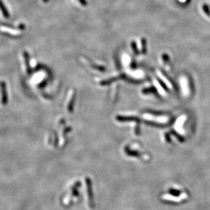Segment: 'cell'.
<instances>
[{"label":"cell","instance_id":"6da1fadb","mask_svg":"<svg viewBox=\"0 0 210 210\" xmlns=\"http://www.w3.org/2000/svg\"><path fill=\"white\" fill-rule=\"evenodd\" d=\"M80 59L82 60V61L84 63H85L86 65H87L89 67V68H92V69H93V70L100 71H105V70H106V68H105L104 66L95 65V63L91 62L90 60L88 59V58L82 57V58H80Z\"/></svg>","mask_w":210,"mask_h":210},{"label":"cell","instance_id":"7a4b0ae2","mask_svg":"<svg viewBox=\"0 0 210 210\" xmlns=\"http://www.w3.org/2000/svg\"><path fill=\"white\" fill-rule=\"evenodd\" d=\"M0 30H1L2 32L7 33L10 35H12V36H20L21 35V32L20 31L17 30H14L12 29L6 27H4L0 28Z\"/></svg>","mask_w":210,"mask_h":210},{"label":"cell","instance_id":"3957f363","mask_svg":"<svg viewBox=\"0 0 210 210\" xmlns=\"http://www.w3.org/2000/svg\"><path fill=\"white\" fill-rule=\"evenodd\" d=\"M23 59H24V65H25L26 71L29 73L30 71V67H29V56L27 52H24L23 53Z\"/></svg>","mask_w":210,"mask_h":210},{"label":"cell","instance_id":"277c9868","mask_svg":"<svg viewBox=\"0 0 210 210\" xmlns=\"http://www.w3.org/2000/svg\"><path fill=\"white\" fill-rule=\"evenodd\" d=\"M0 10H1V12L2 13V14L6 19H8L9 18V13L8 12L7 9L4 6L3 2L1 1V0H0Z\"/></svg>","mask_w":210,"mask_h":210},{"label":"cell","instance_id":"5b68a950","mask_svg":"<svg viewBox=\"0 0 210 210\" xmlns=\"http://www.w3.org/2000/svg\"><path fill=\"white\" fill-rule=\"evenodd\" d=\"M80 2V5L82 6H87V1L86 0H78Z\"/></svg>","mask_w":210,"mask_h":210},{"label":"cell","instance_id":"8992f818","mask_svg":"<svg viewBox=\"0 0 210 210\" xmlns=\"http://www.w3.org/2000/svg\"><path fill=\"white\" fill-rule=\"evenodd\" d=\"M203 10H204L205 13H207V14H209V16H210V12L209 11V8H208V7H207V5L203 6Z\"/></svg>","mask_w":210,"mask_h":210},{"label":"cell","instance_id":"52a82bcc","mask_svg":"<svg viewBox=\"0 0 210 210\" xmlns=\"http://www.w3.org/2000/svg\"><path fill=\"white\" fill-rule=\"evenodd\" d=\"M42 1H43L44 3H46V2H48V1H49V0H42Z\"/></svg>","mask_w":210,"mask_h":210}]
</instances>
